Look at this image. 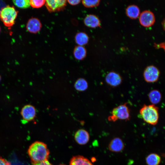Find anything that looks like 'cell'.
<instances>
[{"label": "cell", "instance_id": "cell-11", "mask_svg": "<svg viewBox=\"0 0 165 165\" xmlns=\"http://www.w3.org/2000/svg\"><path fill=\"white\" fill-rule=\"evenodd\" d=\"M74 138L78 144L80 145H84L86 144L89 141L90 135L86 130L80 129L75 133Z\"/></svg>", "mask_w": 165, "mask_h": 165}, {"label": "cell", "instance_id": "cell-29", "mask_svg": "<svg viewBox=\"0 0 165 165\" xmlns=\"http://www.w3.org/2000/svg\"><path fill=\"white\" fill-rule=\"evenodd\" d=\"M1 76L0 75V81L1 80Z\"/></svg>", "mask_w": 165, "mask_h": 165}, {"label": "cell", "instance_id": "cell-27", "mask_svg": "<svg viewBox=\"0 0 165 165\" xmlns=\"http://www.w3.org/2000/svg\"><path fill=\"white\" fill-rule=\"evenodd\" d=\"M162 24L163 25V26L165 30V18L163 20V22H162Z\"/></svg>", "mask_w": 165, "mask_h": 165}, {"label": "cell", "instance_id": "cell-2", "mask_svg": "<svg viewBox=\"0 0 165 165\" xmlns=\"http://www.w3.org/2000/svg\"><path fill=\"white\" fill-rule=\"evenodd\" d=\"M139 113L145 122L152 125L157 123L159 118V109L155 105H144L140 109Z\"/></svg>", "mask_w": 165, "mask_h": 165}, {"label": "cell", "instance_id": "cell-28", "mask_svg": "<svg viewBox=\"0 0 165 165\" xmlns=\"http://www.w3.org/2000/svg\"><path fill=\"white\" fill-rule=\"evenodd\" d=\"M59 165H66L64 164H59Z\"/></svg>", "mask_w": 165, "mask_h": 165}, {"label": "cell", "instance_id": "cell-12", "mask_svg": "<svg viewBox=\"0 0 165 165\" xmlns=\"http://www.w3.org/2000/svg\"><path fill=\"white\" fill-rule=\"evenodd\" d=\"M84 24L86 26L95 28L101 26V21L98 17L93 14L86 15L83 20Z\"/></svg>", "mask_w": 165, "mask_h": 165}, {"label": "cell", "instance_id": "cell-6", "mask_svg": "<svg viewBox=\"0 0 165 165\" xmlns=\"http://www.w3.org/2000/svg\"><path fill=\"white\" fill-rule=\"evenodd\" d=\"M67 3L66 0H46L45 4L48 11L52 13L63 10Z\"/></svg>", "mask_w": 165, "mask_h": 165}, {"label": "cell", "instance_id": "cell-17", "mask_svg": "<svg viewBox=\"0 0 165 165\" xmlns=\"http://www.w3.org/2000/svg\"><path fill=\"white\" fill-rule=\"evenodd\" d=\"M89 39L87 34L83 32H77L75 36V42L78 46H83L86 45L88 43Z\"/></svg>", "mask_w": 165, "mask_h": 165}, {"label": "cell", "instance_id": "cell-19", "mask_svg": "<svg viewBox=\"0 0 165 165\" xmlns=\"http://www.w3.org/2000/svg\"><path fill=\"white\" fill-rule=\"evenodd\" d=\"M160 161V156L155 153L150 154L146 158V162L148 165H158Z\"/></svg>", "mask_w": 165, "mask_h": 165}, {"label": "cell", "instance_id": "cell-5", "mask_svg": "<svg viewBox=\"0 0 165 165\" xmlns=\"http://www.w3.org/2000/svg\"><path fill=\"white\" fill-rule=\"evenodd\" d=\"M160 74V71L156 67L151 65L145 69L143 75L145 81L148 83H153L158 80Z\"/></svg>", "mask_w": 165, "mask_h": 165}, {"label": "cell", "instance_id": "cell-4", "mask_svg": "<svg viewBox=\"0 0 165 165\" xmlns=\"http://www.w3.org/2000/svg\"><path fill=\"white\" fill-rule=\"evenodd\" d=\"M130 118V110L127 103H125L114 108L108 119L109 121L115 122L118 119L128 120Z\"/></svg>", "mask_w": 165, "mask_h": 165}, {"label": "cell", "instance_id": "cell-7", "mask_svg": "<svg viewBox=\"0 0 165 165\" xmlns=\"http://www.w3.org/2000/svg\"><path fill=\"white\" fill-rule=\"evenodd\" d=\"M139 22L143 27H148L154 23L155 17L154 13L151 11L145 10L140 13L139 16Z\"/></svg>", "mask_w": 165, "mask_h": 165}, {"label": "cell", "instance_id": "cell-20", "mask_svg": "<svg viewBox=\"0 0 165 165\" xmlns=\"http://www.w3.org/2000/svg\"><path fill=\"white\" fill-rule=\"evenodd\" d=\"M74 86L76 90L78 91H84L87 88L88 84L85 79L83 78H79L75 82Z\"/></svg>", "mask_w": 165, "mask_h": 165}, {"label": "cell", "instance_id": "cell-16", "mask_svg": "<svg viewBox=\"0 0 165 165\" xmlns=\"http://www.w3.org/2000/svg\"><path fill=\"white\" fill-rule=\"evenodd\" d=\"M73 54L75 59L78 60H82L86 57L87 51L84 46L77 45L74 49Z\"/></svg>", "mask_w": 165, "mask_h": 165}, {"label": "cell", "instance_id": "cell-18", "mask_svg": "<svg viewBox=\"0 0 165 165\" xmlns=\"http://www.w3.org/2000/svg\"><path fill=\"white\" fill-rule=\"evenodd\" d=\"M148 96L150 101L154 105L160 102L162 97L160 92L156 90L151 91L148 94Z\"/></svg>", "mask_w": 165, "mask_h": 165}, {"label": "cell", "instance_id": "cell-21", "mask_svg": "<svg viewBox=\"0 0 165 165\" xmlns=\"http://www.w3.org/2000/svg\"><path fill=\"white\" fill-rule=\"evenodd\" d=\"M13 2L16 6L21 9H27L30 6L29 0H14Z\"/></svg>", "mask_w": 165, "mask_h": 165}, {"label": "cell", "instance_id": "cell-24", "mask_svg": "<svg viewBox=\"0 0 165 165\" xmlns=\"http://www.w3.org/2000/svg\"><path fill=\"white\" fill-rule=\"evenodd\" d=\"M0 165H11L10 162L0 157Z\"/></svg>", "mask_w": 165, "mask_h": 165}, {"label": "cell", "instance_id": "cell-14", "mask_svg": "<svg viewBox=\"0 0 165 165\" xmlns=\"http://www.w3.org/2000/svg\"><path fill=\"white\" fill-rule=\"evenodd\" d=\"M69 165H93L87 158L81 155L72 157L70 161Z\"/></svg>", "mask_w": 165, "mask_h": 165}, {"label": "cell", "instance_id": "cell-8", "mask_svg": "<svg viewBox=\"0 0 165 165\" xmlns=\"http://www.w3.org/2000/svg\"><path fill=\"white\" fill-rule=\"evenodd\" d=\"M20 114L23 120L25 122L30 121L33 120L36 115V110L32 105H27L22 108Z\"/></svg>", "mask_w": 165, "mask_h": 165}, {"label": "cell", "instance_id": "cell-13", "mask_svg": "<svg viewBox=\"0 0 165 165\" xmlns=\"http://www.w3.org/2000/svg\"><path fill=\"white\" fill-rule=\"evenodd\" d=\"M124 147V143L122 140L119 137H116L112 139L108 145L109 150L114 152L122 151Z\"/></svg>", "mask_w": 165, "mask_h": 165}, {"label": "cell", "instance_id": "cell-9", "mask_svg": "<svg viewBox=\"0 0 165 165\" xmlns=\"http://www.w3.org/2000/svg\"><path fill=\"white\" fill-rule=\"evenodd\" d=\"M105 80L108 85L112 87H116L121 84L122 78L119 73L114 71H111L106 75Z\"/></svg>", "mask_w": 165, "mask_h": 165}, {"label": "cell", "instance_id": "cell-1", "mask_svg": "<svg viewBox=\"0 0 165 165\" xmlns=\"http://www.w3.org/2000/svg\"><path fill=\"white\" fill-rule=\"evenodd\" d=\"M28 152L31 162L33 165L48 160L50 154L46 144L39 141H35L30 145Z\"/></svg>", "mask_w": 165, "mask_h": 165}, {"label": "cell", "instance_id": "cell-10", "mask_svg": "<svg viewBox=\"0 0 165 165\" xmlns=\"http://www.w3.org/2000/svg\"><path fill=\"white\" fill-rule=\"evenodd\" d=\"M42 24L40 20L36 17H31L28 21L26 26L27 31L29 32L36 34L41 29Z\"/></svg>", "mask_w": 165, "mask_h": 165}, {"label": "cell", "instance_id": "cell-3", "mask_svg": "<svg viewBox=\"0 0 165 165\" xmlns=\"http://www.w3.org/2000/svg\"><path fill=\"white\" fill-rule=\"evenodd\" d=\"M18 13L14 6H7L0 11V19L6 27L10 28L14 24Z\"/></svg>", "mask_w": 165, "mask_h": 165}, {"label": "cell", "instance_id": "cell-26", "mask_svg": "<svg viewBox=\"0 0 165 165\" xmlns=\"http://www.w3.org/2000/svg\"><path fill=\"white\" fill-rule=\"evenodd\" d=\"M35 165H53L48 160L43 161L38 163H37Z\"/></svg>", "mask_w": 165, "mask_h": 165}, {"label": "cell", "instance_id": "cell-30", "mask_svg": "<svg viewBox=\"0 0 165 165\" xmlns=\"http://www.w3.org/2000/svg\"><path fill=\"white\" fill-rule=\"evenodd\" d=\"M1 27H0V32H1Z\"/></svg>", "mask_w": 165, "mask_h": 165}, {"label": "cell", "instance_id": "cell-22", "mask_svg": "<svg viewBox=\"0 0 165 165\" xmlns=\"http://www.w3.org/2000/svg\"><path fill=\"white\" fill-rule=\"evenodd\" d=\"M83 5L88 8H93L97 6L100 3L99 0H83L82 1Z\"/></svg>", "mask_w": 165, "mask_h": 165}, {"label": "cell", "instance_id": "cell-15", "mask_svg": "<svg viewBox=\"0 0 165 165\" xmlns=\"http://www.w3.org/2000/svg\"><path fill=\"white\" fill-rule=\"evenodd\" d=\"M139 7L135 5H131L128 6L126 9L127 16L132 19H136L139 17L140 13Z\"/></svg>", "mask_w": 165, "mask_h": 165}, {"label": "cell", "instance_id": "cell-23", "mask_svg": "<svg viewBox=\"0 0 165 165\" xmlns=\"http://www.w3.org/2000/svg\"><path fill=\"white\" fill-rule=\"evenodd\" d=\"M45 0H30V5L33 8H40L45 4Z\"/></svg>", "mask_w": 165, "mask_h": 165}, {"label": "cell", "instance_id": "cell-25", "mask_svg": "<svg viewBox=\"0 0 165 165\" xmlns=\"http://www.w3.org/2000/svg\"><path fill=\"white\" fill-rule=\"evenodd\" d=\"M67 2L71 5L72 6H75L79 4L81 1L80 0H69Z\"/></svg>", "mask_w": 165, "mask_h": 165}]
</instances>
